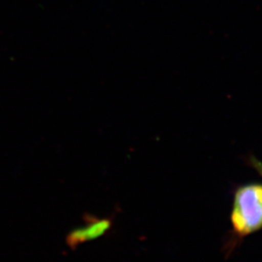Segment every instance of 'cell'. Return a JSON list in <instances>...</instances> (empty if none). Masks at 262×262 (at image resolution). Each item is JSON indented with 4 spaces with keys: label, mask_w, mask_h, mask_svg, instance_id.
Returning <instances> with one entry per match:
<instances>
[{
    "label": "cell",
    "mask_w": 262,
    "mask_h": 262,
    "mask_svg": "<svg viewBox=\"0 0 262 262\" xmlns=\"http://www.w3.org/2000/svg\"><path fill=\"white\" fill-rule=\"evenodd\" d=\"M230 224L235 239H244L261 230L262 184L249 183L235 189Z\"/></svg>",
    "instance_id": "obj_1"
},
{
    "label": "cell",
    "mask_w": 262,
    "mask_h": 262,
    "mask_svg": "<svg viewBox=\"0 0 262 262\" xmlns=\"http://www.w3.org/2000/svg\"><path fill=\"white\" fill-rule=\"evenodd\" d=\"M112 226V221L106 217H90L83 226L73 229L66 237V243L71 248L98 239L106 234Z\"/></svg>",
    "instance_id": "obj_2"
},
{
    "label": "cell",
    "mask_w": 262,
    "mask_h": 262,
    "mask_svg": "<svg viewBox=\"0 0 262 262\" xmlns=\"http://www.w3.org/2000/svg\"><path fill=\"white\" fill-rule=\"evenodd\" d=\"M249 164L262 177V161L254 157H250Z\"/></svg>",
    "instance_id": "obj_3"
}]
</instances>
